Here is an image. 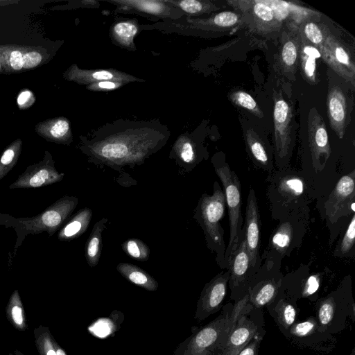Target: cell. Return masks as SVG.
Masks as SVG:
<instances>
[{
	"instance_id": "cb8c5ba5",
	"label": "cell",
	"mask_w": 355,
	"mask_h": 355,
	"mask_svg": "<svg viewBox=\"0 0 355 355\" xmlns=\"http://www.w3.org/2000/svg\"><path fill=\"white\" fill-rule=\"evenodd\" d=\"M36 133L48 141L69 145L73 141L70 121L64 116L46 119L35 125Z\"/></svg>"
},
{
	"instance_id": "ba28073f",
	"label": "cell",
	"mask_w": 355,
	"mask_h": 355,
	"mask_svg": "<svg viewBox=\"0 0 355 355\" xmlns=\"http://www.w3.org/2000/svg\"><path fill=\"white\" fill-rule=\"evenodd\" d=\"M226 269L230 272L228 286L231 291L230 299L235 302L248 294L251 279L257 272L251 266L243 230L238 247L227 261Z\"/></svg>"
},
{
	"instance_id": "6da1fadb",
	"label": "cell",
	"mask_w": 355,
	"mask_h": 355,
	"mask_svg": "<svg viewBox=\"0 0 355 355\" xmlns=\"http://www.w3.org/2000/svg\"><path fill=\"white\" fill-rule=\"evenodd\" d=\"M170 135L157 121L118 120L101 127L91 137H80V148L89 161L120 170L134 168L160 150Z\"/></svg>"
},
{
	"instance_id": "ac0fdd59",
	"label": "cell",
	"mask_w": 355,
	"mask_h": 355,
	"mask_svg": "<svg viewBox=\"0 0 355 355\" xmlns=\"http://www.w3.org/2000/svg\"><path fill=\"white\" fill-rule=\"evenodd\" d=\"M62 76L68 81L87 85L105 80L116 81L124 84L144 81L114 69H83L76 64H73L63 72Z\"/></svg>"
},
{
	"instance_id": "d590c367",
	"label": "cell",
	"mask_w": 355,
	"mask_h": 355,
	"mask_svg": "<svg viewBox=\"0 0 355 355\" xmlns=\"http://www.w3.org/2000/svg\"><path fill=\"white\" fill-rule=\"evenodd\" d=\"M299 48L295 38H289L284 42L281 51V61L286 72H295Z\"/></svg>"
},
{
	"instance_id": "836d02e7",
	"label": "cell",
	"mask_w": 355,
	"mask_h": 355,
	"mask_svg": "<svg viewBox=\"0 0 355 355\" xmlns=\"http://www.w3.org/2000/svg\"><path fill=\"white\" fill-rule=\"evenodd\" d=\"M7 317L17 329L23 331L27 327L24 310L17 290L12 294L6 309Z\"/></svg>"
},
{
	"instance_id": "9a60e30c",
	"label": "cell",
	"mask_w": 355,
	"mask_h": 355,
	"mask_svg": "<svg viewBox=\"0 0 355 355\" xmlns=\"http://www.w3.org/2000/svg\"><path fill=\"white\" fill-rule=\"evenodd\" d=\"M308 139L312 164L320 171L330 156L331 148L324 119L315 107L310 110L308 116Z\"/></svg>"
},
{
	"instance_id": "f907efd6",
	"label": "cell",
	"mask_w": 355,
	"mask_h": 355,
	"mask_svg": "<svg viewBox=\"0 0 355 355\" xmlns=\"http://www.w3.org/2000/svg\"><path fill=\"white\" fill-rule=\"evenodd\" d=\"M1 73H4V69H3V65L0 62V74H1Z\"/></svg>"
},
{
	"instance_id": "8fae6325",
	"label": "cell",
	"mask_w": 355,
	"mask_h": 355,
	"mask_svg": "<svg viewBox=\"0 0 355 355\" xmlns=\"http://www.w3.org/2000/svg\"><path fill=\"white\" fill-rule=\"evenodd\" d=\"M286 338L297 345L326 352L331 350L335 341L332 334L320 329L315 316H310L302 322H295Z\"/></svg>"
},
{
	"instance_id": "f5cc1de1",
	"label": "cell",
	"mask_w": 355,
	"mask_h": 355,
	"mask_svg": "<svg viewBox=\"0 0 355 355\" xmlns=\"http://www.w3.org/2000/svg\"><path fill=\"white\" fill-rule=\"evenodd\" d=\"M21 355V354H20Z\"/></svg>"
},
{
	"instance_id": "c3c4849f",
	"label": "cell",
	"mask_w": 355,
	"mask_h": 355,
	"mask_svg": "<svg viewBox=\"0 0 355 355\" xmlns=\"http://www.w3.org/2000/svg\"><path fill=\"white\" fill-rule=\"evenodd\" d=\"M54 348L56 352V355H67L64 350L60 347V346L54 340L53 342Z\"/></svg>"
},
{
	"instance_id": "5bb4252c",
	"label": "cell",
	"mask_w": 355,
	"mask_h": 355,
	"mask_svg": "<svg viewBox=\"0 0 355 355\" xmlns=\"http://www.w3.org/2000/svg\"><path fill=\"white\" fill-rule=\"evenodd\" d=\"M229 277L230 272L227 269L216 275L204 286L195 314V318L198 322L204 320L222 309L227 294Z\"/></svg>"
},
{
	"instance_id": "4dcf8cb0",
	"label": "cell",
	"mask_w": 355,
	"mask_h": 355,
	"mask_svg": "<svg viewBox=\"0 0 355 355\" xmlns=\"http://www.w3.org/2000/svg\"><path fill=\"white\" fill-rule=\"evenodd\" d=\"M108 220L103 218L96 222L85 244V258L90 267L96 266L99 261L102 250V233Z\"/></svg>"
},
{
	"instance_id": "4fadbf2b",
	"label": "cell",
	"mask_w": 355,
	"mask_h": 355,
	"mask_svg": "<svg viewBox=\"0 0 355 355\" xmlns=\"http://www.w3.org/2000/svg\"><path fill=\"white\" fill-rule=\"evenodd\" d=\"M354 177V171L343 176L325 203L326 214L331 223H335L341 217L355 211Z\"/></svg>"
},
{
	"instance_id": "9c48e42d",
	"label": "cell",
	"mask_w": 355,
	"mask_h": 355,
	"mask_svg": "<svg viewBox=\"0 0 355 355\" xmlns=\"http://www.w3.org/2000/svg\"><path fill=\"white\" fill-rule=\"evenodd\" d=\"M264 324L261 309L253 308L248 302L229 335L220 355H238L253 337L264 329Z\"/></svg>"
},
{
	"instance_id": "4316f807",
	"label": "cell",
	"mask_w": 355,
	"mask_h": 355,
	"mask_svg": "<svg viewBox=\"0 0 355 355\" xmlns=\"http://www.w3.org/2000/svg\"><path fill=\"white\" fill-rule=\"evenodd\" d=\"M138 31L139 26L136 20H123L112 24L110 35L116 44L129 51H135L134 39Z\"/></svg>"
},
{
	"instance_id": "bcb514c9",
	"label": "cell",
	"mask_w": 355,
	"mask_h": 355,
	"mask_svg": "<svg viewBox=\"0 0 355 355\" xmlns=\"http://www.w3.org/2000/svg\"><path fill=\"white\" fill-rule=\"evenodd\" d=\"M35 101L34 94L28 89L20 91L17 97V104L19 110H24L31 107Z\"/></svg>"
},
{
	"instance_id": "b9f144b4",
	"label": "cell",
	"mask_w": 355,
	"mask_h": 355,
	"mask_svg": "<svg viewBox=\"0 0 355 355\" xmlns=\"http://www.w3.org/2000/svg\"><path fill=\"white\" fill-rule=\"evenodd\" d=\"M303 33L306 40L318 49L324 40L321 28L313 21H308L304 25Z\"/></svg>"
},
{
	"instance_id": "ab89813d",
	"label": "cell",
	"mask_w": 355,
	"mask_h": 355,
	"mask_svg": "<svg viewBox=\"0 0 355 355\" xmlns=\"http://www.w3.org/2000/svg\"><path fill=\"white\" fill-rule=\"evenodd\" d=\"M355 243V215L353 214L349 225L340 241L338 255L343 256L350 252Z\"/></svg>"
},
{
	"instance_id": "f546056e",
	"label": "cell",
	"mask_w": 355,
	"mask_h": 355,
	"mask_svg": "<svg viewBox=\"0 0 355 355\" xmlns=\"http://www.w3.org/2000/svg\"><path fill=\"white\" fill-rule=\"evenodd\" d=\"M92 217V211L85 207L79 210L58 234L62 241H70L82 235L87 229Z\"/></svg>"
},
{
	"instance_id": "7a4b0ae2",
	"label": "cell",
	"mask_w": 355,
	"mask_h": 355,
	"mask_svg": "<svg viewBox=\"0 0 355 355\" xmlns=\"http://www.w3.org/2000/svg\"><path fill=\"white\" fill-rule=\"evenodd\" d=\"M248 304V295L222 307L220 315L189 339L183 355H220L239 315Z\"/></svg>"
},
{
	"instance_id": "2e32d148",
	"label": "cell",
	"mask_w": 355,
	"mask_h": 355,
	"mask_svg": "<svg viewBox=\"0 0 355 355\" xmlns=\"http://www.w3.org/2000/svg\"><path fill=\"white\" fill-rule=\"evenodd\" d=\"M78 204L74 196H64L35 218L23 221L25 227L33 232L47 231L53 234L72 213Z\"/></svg>"
},
{
	"instance_id": "e575fe53",
	"label": "cell",
	"mask_w": 355,
	"mask_h": 355,
	"mask_svg": "<svg viewBox=\"0 0 355 355\" xmlns=\"http://www.w3.org/2000/svg\"><path fill=\"white\" fill-rule=\"evenodd\" d=\"M21 147L22 140L18 138L10 144L3 152L0 157V180L17 163Z\"/></svg>"
},
{
	"instance_id": "816d5d0a",
	"label": "cell",
	"mask_w": 355,
	"mask_h": 355,
	"mask_svg": "<svg viewBox=\"0 0 355 355\" xmlns=\"http://www.w3.org/2000/svg\"><path fill=\"white\" fill-rule=\"evenodd\" d=\"M349 355H355V347H354Z\"/></svg>"
},
{
	"instance_id": "8992f818",
	"label": "cell",
	"mask_w": 355,
	"mask_h": 355,
	"mask_svg": "<svg viewBox=\"0 0 355 355\" xmlns=\"http://www.w3.org/2000/svg\"><path fill=\"white\" fill-rule=\"evenodd\" d=\"M51 57L42 46L0 44L4 74L20 73L48 62Z\"/></svg>"
},
{
	"instance_id": "d4e9b609",
	"label": "cell",
	"mask_w": 355,
	"mask_h": 355,
	"mask_svg": "<svg viewBox=\"0 0 355 355\" xmlns=\"http://www.w3.org/2000/svg\"><path fill=\"white\" fill-rule=\"evenodd\" d=\"M277 180L271 185L270 198L277 196V202L286 205L292 201L298 202L304 193V182L302 178L298 175L280 174Z\"/></svg>"
},
{
	"instance_id": "60d3db41",
	"label": "cell",
	"mask_w": 355,
	"mask_h": 355,
	"mask_svg": "<svg viewBox=\"0 0 355 355\" xmlns=\"http://www.w3.org/2000/svg\"><path fill=\"white\" fill-rule=\"evenodd\" d=\"M54 339L49 331L37 333L35 343L40 355H56L54 348Z\"/></svg>"
},
{
	"instance_id": "74e56055",
	"label": "cell",
	"mask_w": 355,
	"mask_h": 355,
	"mask_svg": "<svg viewBox=\"0 0 355 355\" xmlns=\"http://www.w3.org/2000/svg\"><path fill=\"white\" fill-rule=\"evenodd\" d=\"M230 98L236 105L245 108L259 118L263 116V112L256 101L250 94L243 91L232 92Z\"/></svg>"
},
{
	"instance_id": "f35d334b",
	"label": "cell",
	"mask_w": 355,
	"mask_h": 355,
	"mask_svg": "<svg viewBox=\"0 0 355 355\" xmlns=\"http://www.w3.org/2000/svg\"><path fill=\"white\" fill-rule=\"evenodd\" d=\"M252 10L256 21L261 25H270L275 21V13L272 6L266 1H254Z\"/></svg>"
},
{
	"instance_id": "5b68a950",
	"label": "cell",
	"mask_w": 355,
	"mask_h": 355,
	"mask_svg": "<svg viewBox=\"0 0 355 355\" xmlns=\"http://www.w3.org/2000/svg\"><path fill=\"white\" fill-rule=\"evenodd\" d=\"M316 318L320 329L330 334L345 329L347 318L355 320V304L350 294L338 289L319 300L316 304Z\"/></svg>"
},
{
	"instance_id": "8d00e7d4",
	"label": "cell",
	"mask_w": 355,
	"mask_h": 355,
	"mask_svg": "<svg viewBox=\"0 0 355 355\" xmlns=\"http://www.w3.org/2000/svg\"><path fill=\"white\" fill-rule=\"evenodd\" d=\"M123 250L134 259L144 261L148 259L150 249L138 239H129L122 243Z\"/></svg>"
},
{
	"instance_id": "30bf717a",
	"label": "cell",
	"mask_w": 355,
	"mask_h": 355,
	"mask_svg": "<svg viewBox=\"0 0 355 355\" xmlns=\"http://www.w3.org/2000/svg\"><path fill=\"white\" fill-rule=\"evenodd\" d=\"M274 263L266 262L251 279L248 288V302L253 308L262 309L277 296L282 287L283 277L274 270Z\"/></svg>"
},
{
	"instance_id": "83f0119b",
	"label": "cell",
	"mask_w": 355,
	"mask_h": 355,
	"mask_svg": "<svg viewBox=\"0 0 355 355\" xmlns=\"http://www.w3.org/2000/svg\"><path fill=\"white\" fill-rule=\"evenodd\" d=\"M245 138L248 153L254 164L266 171H271L273 169L272 159L261 139L252 130L246 131Z\"/></svg>"
},
{
	"instance_id": "ee69618b",
	"label": "cell",
	"mask_w": 355,
	"mask_h": 355,
	"mask_svg": "<svg viewBox=\"0 0 355 355\" xmlns=\"http://www.w3.org/2000/svg\"><path fill=\"white\" fill-rule=\"evenodd\" d=\"M300 60L304 78L310 84H315L316 58L300 51Z\"/></svg>"
},
{
	"instance_id": "52a82bcc",
	"label": "cell",
	"mask_w": 355,
	"mask_h": 355,
	"mask_svg": "<svg viewBox=\"0 0 355 355\" xmlns=\"http://www.w3.org/2000/svg\"><path fill=\"white\" fill-rule=\"evenodd\" d=\"M324 40L318 49L324 62L346 81L355 85V64L347 47L322 25Z\"/></svg>"
},
{
	"instance_id": "7c38bea8",
	"label": "cell",
	"mask_w": 355,
	"mask_h": 355,
	"mask_svg": "<svg viewBox=\"0 0 355 355\" xmlns=\"http://www.w3.org/2000/svg\"><path fill=\"white\" fill-rule=\"evenodd\" d=\"M292 112L284 98L274 97L273 122L275 148L277 163L284 166L291 150V121Z\"/></svg>"
},
{
	"instance_id": "ffe728a7",
	"label": "cell",
	"mask_w": 355,
	"mask_h": 355,
	"mask_svg": "<svg viewBox=\"0 0 355 355\" xmlns=\"http://www.w3.org/2000/svg\"><path fill=\"white\" fill-rule=\"evenodd\" d=\"M298 212L293 213L278 225L270 241L268 255L273 252L274 256L281 258L294 247L295 239H300L301 230H304Z\"/></svg>"
},
{
	"instance_id": "f6af8a7d",
	"label": "cell",
	"mask_w": 355,
	"mask_h": 355,
	"mask_svg": "<svg viewBox=\"0 0 355 355\" xmlns=\"http://www.w3.org/2000/svg\"><path fill=\"white\" fill-rule=\"evenodd\" d=\"M265 334L264 329L258 332L238 355H258L259 349Z\"/></svg>"
},
{
	"instance_id": "484cf974",
	"label": "cell",
	"mask_w": 355,
	"mask_h": 355,
	"mask_svg": "<svg viewBox=\"0 0 355 355\" xmlns=\"http://www.w3.org/2000/svg\"><path fill=\"white\" fill-rule=\"evenodd\" d=\"M176 163L186 171L192 170L200 161L195 143L185 135L180 136L172 148Z\"/></svg>"
},
{
	"instance_id": "d6986e66",
	"label": "cell",
	"mask_w": 355,
	"mask_h": 355,
	"mask_svg": "<svg viewBox=\"0 0 355 355\" xmlns=\"http://www.w3.org/2000/svg\"><path fill=\"white\" fill-rule=\"evenodd\" d=\"M64 177L55 168L51 155L46 151L41 162L30 166L10 188H36L60 182Z\"/></svg>"
},
{
	"instance_id": "681fc988",
	"label": "cell",
	"mask_w": 355,
	"mask_h": 355,
	"mask_svg": "<svg viewBox=\"0 0 355 355\" xmlns=\"http://www.w3.org/2000/svg\"><path fill=\"white\" fill-rule=\"evenodd\" d=\"M19 0H0V7L19 3Z\"/></svg>"
},
{
	"instance_id": "44dd1931",
	"label": "cell",
	"mask_w": 355,
	"mask_h": 355,
	"mask_svg": "<svg viewBox=\"0 0 355 355\" xmlns=\"http://www.w3.org/2000/svg\"><path fill=\"white\" fill-rule=\"evenodd\" d=\"M349 101L339 87L331 88L327 97V110L331 128L342 139L350 121Z\"/></svg>"
},
{
	"instance_id": "1f68e13d",
	"label": "cell",
	"mask_w": 355,
	"mask_h": 355,
	"mask_svg": "<svg viewBox=\"0 0 355 355\" xmlns=\"http://www.w3.org/2000/svg\"><path fill=\"white\" fill-rule=\"evenodd\" d=\"M239 20V16L236 13L223 11L208 19H191L189 21L200 28L223 30L233 27Z\"/></svg>"
},
{
	"instance_id": "e0dca14e",
	"label": "cell",
	"mask_w": 355,
	"mask_h": 355,
	"mask_svg": "<svg viewBox=\"0 0 355 355\" xmlns=\"http://www.w3.org/2000/svg\"><path fill=\"white\" fill-rule=\"evenodd\" d=\"M261 219L255 191L252 188L249 191L245 208V218L243 225V237L250 258L251 266L254 270L261 267V259L259 250L260 244Z\"/></svg>"
},
{
	"instance_id": "603a6c76",
	"label": "cell",
	"mask_w": 355,
	"mask_h": 355,
	"mask_svg": "<svg viewBox=\"0 0 355 355\" xmlns=\"http://www.w3.org/2000/svg\"><path fill=\"white\" fill-rule=\"evenodd\" d=\"M266 307L281 332L286 337L297 315L296 301L288 296L281 287L276 298Z\"/></svg>"
},
{
	"instance_id": "7bdbcfd3",
	"label": "cell",
	"mask_w": 355,
	"mask_h": 355,
	"mask_svg": "<svg viewBox=\"0 0 355 355\" xmlns=\"http://www.w3.org/2000/svg\"><path fill=\"white\" fill-rule=\"evenodd\" d=\"M319 275H311L302 282L300 291L297 292L295 300L298 298H306L314 294L318 289L320 284Z\"/></svg>"
},
{
	"instance_id": "277c9868",
	"label": "cell",
	"mask_w": 355,
	"mask_h": 355,
	"mask_svg": "<svg viewBox=\"0 0 355 355\" xmlns=\"http://www.w3.org/2000/svg\"><path fill=\"white\" fill-rule=\"evenodd\" d=\"M212 163L216 175L220 180L227 206L230 224V239L225 254L226 268L227 261L230 254L239 244L240 236L243 229V219L241 214V183L234 171L229 164L221 158H214Z\"/></svg>"
},
{
	"instance_id": "7dc6e473",
	"label": "cell",
	"mask_w": 355,
	"mask_h": 355,
	"mask_svg": "<svg viewBox=\"0 0 355 355\" xmlns=\"http://www.w3.org/2000/svg\"><path fill=\"white\" fill-rule=\"evenodd\" d=\"M124 85L120 82L105 80L87 85V89L94 92H105L119 89Z\"/></svg>"
},
{
	"instance_id": "7402d4cb",
	"label": "cell",
	"mask_w": 355,
	"mask_h": 355,
	"mask_svg": "<svg viewBox=\"0 0 355 355\" xmlns=\"http://www.w3.org/2000/svg\"><path fill=\"white\" fill-rule=\"evenodd\" d=\"M120 12H141L148 16L177 19L184 15L180 10L172 7L165 0H113Z\"/></svg>"
},
{
	"instance_id": "f1b7e54d",
	"label": "cell",
	"mask_w": 355,
	"mask_h": 355,
	"mask_svg": "<svg viewBox=\"0 0 355 355\" xmlns=\"http://www.w3.org/2000/svg\"><path fill=\"white\" fill-rule=\"evenodd\" d=\"M117 271L127 280L149 291L158 288L157 282L147 272L139 266L129 263H119Z\"/></svg>"
},
{
	"instance_id": "d6a6232c",
	"label": "cell",
	"mask_w": 355,
	"mask_h": 355,
	"mask_svg": "<svg viewBox=\"0 0 355 355\" xmlns=\"http://www.w3.org/2000/svg\"><path fill=\"white\" fill-rule=\"evenodd\" d=\"M165 1L172 7L180 10L184 14L191 16L210 13L219 8L210 1L165 0Z\"/></svg>"
},
{
	"instance_id": "3957f363",
	"label": "cell",
	"mask_w": 355,
	"mask_h": 355,
	"mask_svg": "<svg viewBox=\"0 0 355 355\" xmlns=\"http://www.w3.org/2000/svg\"><path fill=\"white\" fill-rule=\"evenodd\" d=\"M225 205L223 190L216 181L212 195L205 193L201 196L193 216L203 231L207 248L216 253V263L222 269L225 268L226 245L220 221L224 216Z\"/></svg>"
}]
</instances>
